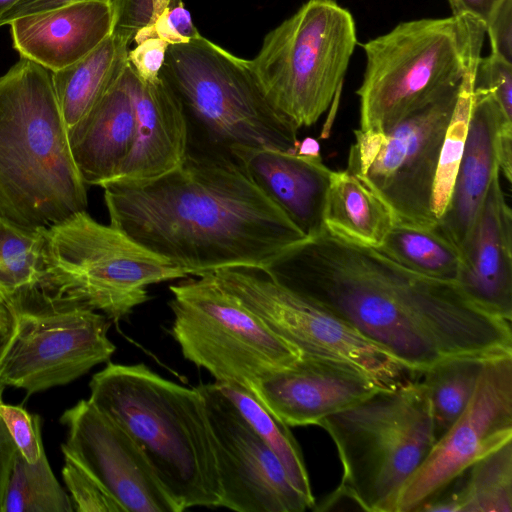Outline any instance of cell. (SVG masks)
<instances>
[{
	"label": "cell",
	"instance_id": "1",
	"mask_svg": "<svg viewBox=\"0 0 512 512\" xmlns=\"http://www.w3.org/2000/svg\"><path fill=\"white\" fill-rule=\"evenodd\" d=\"M267 270L414 374L457 356L512 355L510 322L476 306L456 282L414 273L377 249L323 232Z\"/></svg>",
	"mask_w": 512,
	"mask_h": 512
},
{
	"label": "cell",
	"instance_id": "2",
	"mask_svg": "<svg viewBox=\"0 0 512 512\" xmlns=\"http://www.w3.org/2000/svg\"><path fill=\"white\" fill-rule=\"evenodd\" d=\"M101 187L110 224L187 276L268 269L307 239L230 152L208 145L189 144L150 181Z\"/></svg>",
	"mask_w": 512,
	"mask_h": 512
},
{
	"label": "cell",
	"instance_id": "3",
	"mask_svg": "<svg viewBox=\"0 0 512 512\" xmlns=\"http://www.w3.org/2000/svg\"><path fill=\"white\" fill-rule=\"evenodd\" d=\"M86 187L51 72L20 56L0 76V215L23 227L48 228L86 211Z\"/></svg>",
	"mask_w": 512,
	"mask_h": 512
},
{
	"label": "cell",
	"instance_id": "4",
	"mask_svg": "<svg viewBox=\"0 0 512 512\" xmlns=\"http://www.w3.org/2000/svg\"><path fill=\"white\" fill-rule=\"evenodd\" d=\"M89 388L88 400L136 442L181 511L220 507L212 436L197 387L165 379L143 363L108 362Z\"/></svg>",
	"mask_w": 512,
	"mask_h": 512
},
{
	"label": "cell",
	"instance_id": "5",
	"mask_svg": "<svg viewBox=\"0 0 512 512\" xmlns=\"http://www.w3.org/2000/svg\"><path fill=\"white\" fill-rule=\"evenodd\" d=\"M486 33L471 16L399 23L365 44L360 130L386 131L474 73Z\"/></svg>",
	"mask_w": 512,
	"mask_h": 512
},
{
	"label": "cell",
	"instance_id": "6",
	"mask_svg": "<svg viewBox=\"0 0 512 512\" xmlns=\"http://www.w3.org/2000/svg\"><path fill=\"white\" fill-rule=\"evenodd\" d=\"M335 443L343 467L330 496L370 512H393L399 492L435 443L431 405L421 382L378 390L319 424Z\"/></svg>",
	"mask_w": 512,
	"mask_h": 512
},
{
	"label": "cell",
	"instance_id": "7",
	"mask_svg": "<svg viewBox=\"0 0 512 512\" xmlns=\"http://www.w3.org/2000/svg\"><path fill=\"white\" fill-rule=\"evenodd\" d=\"M160 75L205 145L227 152L235 146L297 152L299 128L270 104L250 60L200 35L169 45Z\"/></svg>",
	"mask_w": 512,
	"mask_h": 512
},
{
	"label": "cell",
	"instance_id": "8",
	"mask_svg": "<svg viewBox=\"0 0 512 512\" xmlns=\"http://www.w3.org/2000/svg\"><path fill=\"white\" fill-rule=\"evenodd\" d=\"M44 276L47 294L100 311L113 321L149 299L151 284L187 275L113 225L86 211L45 228Z\"/></svg>",
	"mask_w": 512,
	"mask_h": 512
},
{
	"label": "cell",
	"instance_id": "9",
	"mask_svg": "<svg viewBox=\"0 0 512 512\" xmlns=\"http://www.w3.org/2000/svg\"><path fill=\"white\" fill-rule=\"evenodd\" d=\"M356 44L347 9L308 0L266 34L250 64L270 104L296 127H308L338 94Z\"/></svg>",
	"mask_w": 512,
	"mask_h": 512
},
{
	"label": "cell",
	"instance_id": "10",
	"mask_svg": "<svg viewBox=\"0 0 512 512\" xmlns=\"http://www.w3.org/2000/svg\"><path fill=\"white\" fill-rule=\"evenodd\" d=\"M170 291L171 334L184 358L215 382L251 391L257 381L301 357L210 274L182 280Z\"/></svg>",
	"mask_w": 512,
	"mask_h": 512
},
{
	"label": "cell",
	"instance_id": "11",
	"mask_svg": "<svg viewBox=\"0 0 512 512\" xmlns=\"http://www.w3.org/2000/svg\"><path fill=\"white\" fill-rule=\"evenodd\" d=\"M210 275L301 357L353 369L384 390L415 375L347 322L282 285L267 269L233 267Z\"/></svg>",
	"mask_w": 512,
	"mask_h": 512
},
{
	"label": "cell",
	"instance_id": "12",
	"mask_svg": "<svg viewBox=\"0 0 512 512\" xmlns=\"http://www.w3.org/2000/svg\"><path fill=\"white\" fill-rule=\"evenodd\" d=\"M14 335L0 362V384L28 395L66 385L108 362L110 319L33 288L6 305Z\"/></svg>",
	"mask_w": 512,
	"mask_h": 512
},
{
	"label": "cell",
	"instance_id": "13",
	"mask_svg": "<svg viewBox=\"0 0 512 512\" xmlns=\"http://www.w3.org/2000/svg\"><path fill=\"white\" fill-rule=\"evenodd\" d=\"M461 85L389 130H354L346 170L389 208L398 223L424 228L437 224L433 213L435 174Z\"/></svg>",
	"mask_w": 512,
	"mask_h": 512
},
{
	"label": "cell",
	"instance_id": "14",
	"mask_svg": "<svg viewBox=\"0 0 512 512\" xmlns=\"http://www.w3.org/2000/svg\"><path fill=\"white\" fill-rule=\"evenodd\" d=\"M512 440V355L486 361L465 411L435 441L398 494L393 512H414L485 455Z\"/></svg>",
	"mask_w": 512,
	"mask_h": 512
},
{
	"label": "cell",
	"instance_id": "15",
	"mask_svg": "<svg viewBox=\"0 0 512 512\" xmlns=\"http://www.w3.org/2000/svg\"><path fill=\"white\" fill-rule=\"evenodd\" d=\"M203 396L221 487L220 507L237 512H303L311 508L273 450L216 382Z\"/></svg>",
	"mask_w": 512,
	"mask_h": 512
},
{
	"label": "cell",
	"instance_id": "16",
	"mask_svg": "<svg viewBox=\"0 0 512 512\" xmlns=\"http://www.w3.org/2000/svg\"><path fill=\"white\" fill-rule=\"evenodd\" d=\"M61 449L121 505L124 512H181L140 447L88 399L67 409Z\"/></svg>",
	"mask_w": 512,
	"mask_h": 512
},
{
	"label": "cell",
	"instance_id": "17",
	"mask_svg": "<svg viewBox=\"0 0 512 512\" xmlns=\"http://www.w3.org/2000/svg\"><path fill=\"white\" fill-rule=\"evenodd\" d=\"M378 390L372 380L353 369L306 357L263 377L251 389L289 427L319 425L325 417L362 402Z\"/></svg>",
	"mask_w": 512,
	"mask_h": 512
},
{
	"label": "cell",
	"instance_id": "18",
	"mask_svg": "<svg viewBox=\"0 0 512 512\" xmlns=\"http://www.w3.org/2000/svg\"><path fill=\"white\" fill-rule=\"evenodd\" d=\"M460 252L457 285L476 306L511 322L512 212L499 174Z\"/></svg>",
	"mask_w": 512,
	"mask_h": 512
},
{
	"label": "cell",
	"instance_id": "19",
	"mask_svg": "<svg viewBox=\"0 0 512 512\" xmlns=\"http://www.w3.org/2000/svg\"><path fill=\"white\" fill-rule=\"evenodd\" d=\"M512 131L491 93L473 90L468 133L450 201L436 227L459 249L468 238L495 175L499 134Z\"/></svg>",
	"mask_w": 512,
	"mask_h": 512
},
{
	"label": "cell",
	"instance_id": "20",
	"mask_svg": "<svg viewBox=\"0 0 512 512\" xmlns=\"http://www.w3.org/2000/svg\"><path fill=\"white\" fill-rule=\"evenodd\" d=\"M133 97L135 136L112 182L142 183L160 177L176 168L189 149L190 132L185 111L161 75L157 81L148 83L133 69Z\"/></svg>",
	"mask_w": 512,
	"mask_h": 512
},
{
	"label": "cell",
	"instance_id": "21",
	"mask_svg": "<svg viewBox=\"0 0 512 512\" xmlns=\"http://www.w3.org/2000/svg\"><path fill=\"white\" fill-rule=\"evenodd\" d=\"M229 152L307 238L325 232L323 210L332 170L321 155L246 146Z\"/></svg>",
	"mask_w": 512,
	"mask_h": 512
},
{
	"label": "cell",
	"instance_id": "22",
	"mask_svg": "<svg viewBox=\"0 0 512 512\" xmlns=\"http://www.w3.org/2000/svg\"><path fill=\"white\" fill-rule=\"evenodd\" d=\"M13 47L50 72L80 60L112 33L111 1H81L10 22Z\"/></svg>",
	"mask_w": 512,
	"mask_h": 512
},
{
	"label": "cell",
	"instance_id": "23",
	"mask_svg": "<svg viewBox=\"0 0 512 512\" xmlns=\"http://www.w3.org/2000/svg\"><path fill=\"white\" fill-rule=\"evenodd\" d=\"M136 129L133 68L120 76L90 111L68 130L71 152L86 185L103 186L117 177Z\"/></svg>",
	"mask_w": 512,
	"mask_h": 512
},
{
	"label": "cell",
	"instance_id": "24",
	"mask_svg": "<svg viewBox=\"0 0 512 512\" xmlns=\"http://www.w3.org/2000/svg\"><path fill=\"white\" fill-rule=\"evenodd\" d=\"M396 223L389 208L349 171H331L323 210L325 232L378 249Z\"/></svg>",
	"mask_w": 512,
	"mask_h": 512
},
{
	"label": "cell",
	"instance_id": "25",
	"mask_svg": "<svg viewBox=\"0 0 512 512\" xmlns=\"http://www.w3.org/2000/svg\"><path fill=\"white\" fill-rule=\"evenodd\" d=\"M130 44L111 33L73 64L51 72L54 93L67 130L78 123L120 76Z\"/></svg>",
	"mask_w": 512,
	"mask_h": 512
},
{
	"label": "cell",
	"instance_id": "26",
	"mask_svg": "<svg viewBox=\"0 0 512 512\" xmlns=\"http://www.w3.org/2000/svg\"><path fill=\"white\" fill-rule=\"evenodd\" d=\"M418 511L511 512L512 440L476 461Z\"/></svg>",
	"mask_w": 512,
	"mask_h": 512
},
{
	"label": "cell",
	"instance_id": "27",
	"mask_svg": "<svg viewBox=\"0 0 512 512\" xmlns=\"http://www.w3.org/2000/svg\"><path fill=\"white\" fill-rule=\"evenodd\" d=\"M377 250L414 273L456 282L460 249L436 225L424 228L396 222Z\"/></svg>",
	"mask_w": 512,
	"mask_h": 512
},
{
	"label": "cell",
	"instance_id": "28",
	"mask_svg": "<svg viewBox=\"0 0 512 512\" xmlns=\"http://www.w3.org/2000/svg\"><path fill=\"white\" fill-rule=\"evenodd\" d=\"M489 359L480 356L452 357L422 373L424 379L421 383L431 405L435 441L467 408Z\"/></svg>",
	"mask_w": 512,
	"mask_h": 512
},
{
	"label": "cell",
	"instance_id": "29",
	"mask_svg": "<svg viewBox=\"0 0 512 512\" xmlns=\"http://www.w3.org/2000/svg\"><path fill=\"white\" fill-rule=\"evenodd\" d=\"M217 385L255 432L277 455L294 486L313 508L315 499L312 494L308 471L300 446L289 426L273 415L255 394L245 387L225 383H217Z\"/></svg>",
	"mask_w": 512,
	"mask_h": 512
},
{
	"label": "cell",
	"instance_id": "30",
	"mask_svg": "<svg viewBox=\"0 0 512 512\" xmlns=\"http://www.w3.org/2000/svg\"><path fill=\"white\" fill-rule=\"evenodd\" d=\"M45 228L20 226L0 215V303L39 287L44 276Z\"/></svg>",
	"mask_w": 512,
	"mask_h": 512
},
{
	"label": "cell",
	"instance_id": "31",
	"mask_svg": "<svg viewBox=\"0 0 512 512\" xmlns=\"http://www.w3.org/2000/svg\"><path fill=\"white\" fill-rule=\"evenodd\" d=\"M69 495L53 474L45 452L35 463L17 451L1 512H71Z\"/></svg>",
	"mask_w": 512,
	"mask_h": 512
},
{
	"label": "cell",
	"instance_id": "32",
	"mask_svg": "<svg viewBox=\"0 0 512 512\" xmlns=\"http://www.w3.org/2000/svg\"><path fill=\"white\" fill-rule=\"evenodd\" d=\"M473 74L467 76L462 82L439 153L433 187V213L437 221L450 201L464 152L472 105Z\"/></svg>",
	"mask_w": 512,
	"mask_h": 512
},
{
	"label": "cell",
	"instance_id": "33",
	"mask_svg": "<svg viewBox=\"0 0 512 512\" xmlns=\"http://www.w3.org/2000/svg\"><path fill=\"white\" fill-rule=\"evenodd\" d=\"M64 459L62 476L70 492L74 511L124 512L121 505L89 473L73 460Z\"/></svg>",
	"mask_w": 512,
	"mask_h": 512
},
{
	"label": "cell",
	"instance_id": "34",
	"mask_svg": "<svg viewBox=\"0 0 512 512\" xmlns=\"http://www.w3.org/2000/svg\"><path fill=\"white\" fill-rule=\"evenodd\" d=\"M473 90L491 93L504 117L512 121V63L493 53L480 57L473 74Z\"/></svg>",
	"mask_w": 512,
	"mask_h": 512
},
{
	"label": "cell",
	"instance_id": "35",
	"mask_svg": "<svg viewBox=\"0 0 512 512\" xmlns=\"http://www.w3.org/2000/svg\"><path fill=\"white\" fill-rule=\"evenodd\" d=\"M173 0H111L112 33L131 44L136 33L150 25Z\"/></svg>",
	"mask_w": 512,
	"mask_h": 512
},
{
	"label": "cell",
	"instance_id": "36",
	"mask_svg": "<svg viewBox=\"0 0 512 512\" xmlns=\"http://www.w3.org/2000/svg\"><path fill=\"white\" fill-rule=\"evenodd\" d=\"M200 35L183 1L173 0L152 25L136 33L133 42L159 38L169 45H177L189 43Z\"/></svg>",
	"mask_w": 512,
	"mask_h": 512
},
{
	"label": "cell",
	"instance_id": "37",
	"mask_svg": "<svg viewBox=\"0 0 512 512\" xmlns=\"http://www.w3.org/2000/svg\"><path fill=\"white\" fill-rule=\"evenodd\" d=\"M0 417L23 458L29 463L37 462L44 453L39 416L1 402Z\"/></svg>",
	"mask_w": 512,
	"mask_h": 512
},
{
	"label": "cell",
	"instance_id": "38",
	"mask_svg": "<svg viewBox=\"0 0 512 512\" xmlns=\"http://www.w3.org/2000/svg\"><path fill=\"white\" fill-rule=\"evenodd\" d=\"M169 44L159 38H148L128 51V62L144 82H155L160 77Z\"/></svg>",
	"mask_w": 512,
	"mask_h": 512
},
{
	"label": "cell",
	"instance_id": "39",
	"mask_svg": "<svg viewBox=\"0 0 512 512\" xmlns=\"http://www.w3.org/2000/svg\"><path fill=\"white\" fill-rule=\"evenodd\" d=\"M492 53L512 63V0H502L486 24Z\"/></svg>",
	"mask_w": 512,
	"mask_h": 512
},
{
	"label": "cell",
	"instance_id": "40",
	"mask_svg": "<svg viewBox=\"0 0 512 512\" xmlns=\"http://www.w3.org/2000/svg\"><path fill=\"white\" fill-rule=\"evenodd\" d=\"M4 388L0 384V403ZM17 451L18 449L0 417V512Z\"/></svg>",
	"mask_w": 512,
	"mask_h": 512
},
{
	"label": "cell",
	"instance_id": "41",
	"mask_svg": "<svg viewBox=\"0 0 512 512\" xmlns=\"http://www.w3.org/2000/svg\"><path fill=\"white\" fill-rule=\"evenodd\" d=\"M81 1L110 2L111 0H20L1 17L0 27L9 25L18 17Z\"/></svg>",
	"mask_w": 512,
	"mask_h": 512
},
{
	"label": "cell",
	"instance_id": "42",
	"mask_svg": "<svg viewBox=\"0 0 512 512\" xmlns=\"http://www.w3.org/2000/svg\"><path fill=\"white\" fill-rule=\"evenodd\" d=\"M502 0H448L452 16H471L486 24Z\"/></svg>",
	"mask_w": 512,
	"mask_h": 512
},
{
	"label": "cell",
	"instance_id": "43",
	"mask_svg": "<svg viewBox=\"0 0 512 512\" xmlns=\"http://www.w3.org/2000/svg\"><path fill=\"white\" fill-rule=\"evenodd\" d=\"M297 154L303 156H319L320 145L314 138L306 137L302 141H299Z\"/></svg>",
	"mask_w": 512,
	"mask_h": 512
},
{
	"label": "cell",
	"instance_id": "44",
	"mask_svg": "<svg viewBox=\"0 0 512 512\" xmlns=\"http://www.w3.org/2000/svg\"><path fill=\"white\" fill-rule=\"evenodd\" d=\"M14 335V324L7 329L0 330V362Z\"/></svg>",
	"mask_w": 512,
	"mask_h": 512
},
{
	"label": "cell",
	"instance_id": "45",
	"mask_svg": "<svg viewBox=\"0 0 512 512\" xmlns=\"http://www.w3.org/2000/svg\"><path fill=\"white\" fill-rule=\"evenodd\" d=\"M13 324V319L8 308L0 303V330L7 329Z\"/></svg>",
	"mask_w": 512,
	"mask_h": 512
},
{
	"label": "cell",
	"instance_id": "46",
	"mask_svg": "<svg viewBox=\"0 0 512 512\" xmlns=\"http://www.w3.org/2000/svg\"><path fill=\"white\" fill-rule=\"evenodd\" d=\"M20 0H0V19L1 17Z\"/></svg>",
	"mask_w": 512,
	"mask_h": 512
}]
</instances>
